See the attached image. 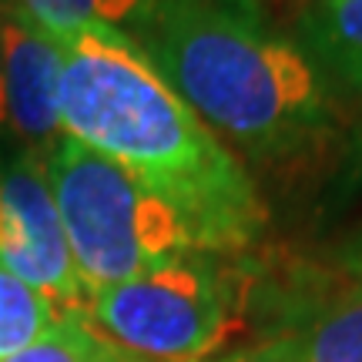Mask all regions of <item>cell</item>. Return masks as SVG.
<instances>
[{
  "mask_svg": "<svg viewBox=\"0 0 362 362\" xmlns=\"http://www.w3.org/2000/svg\"><path fill=\"white\" fill-rule=\"evenodd\" d=\"M61 131L111 158L188 218L198 245L242 252L265 211L242 161L171 88L138 40L117 27L61 37Z\"/></svg>",
  "mask_w": 362,
  "mask_h": 362,
  "instance_id": "1",
  "label": "cell"
},
{
  "mask_svg": "<svg viewBox=\"0 0 362 362\" xmlns=\"http://www.w3.org/2000/svg\"><path fill=\"white\" fill-rule=\"evenodd\" d=\"M144 51L192 111L248 158H282L332 124L322 71L232 0H161Z\"/></svg>",
  "mask_w": 362,
  "mask_h": 362,
  "instance_id": "2",
  "label": "cell"
},
{
  "mask_svg": "<svg viewBox=\"0 0 362 362\" xmlns=\"http://www.w3.org/2000/svg\"><path fill=\"white\" fill-rule=\"evenodd\" d=\"M44 171L88 298L168 259L205 252L171 202L74 138L64 134L44 155Z\"/></svg>",
  "mask_w": 362,
  "mask_h": 362,
  "instance_id": "3",
  "label": "cell"
},
{
  "mask_svg": "<svg viewBox=\"0 0 362 362\" xmlns=\"http://www.w3.org/2000/svg\"><path fill=\"white\" fill-rule=\"evenodd\" d=\"M90 322L151 362H202L232 336L238 279L215 252H188L90 296Z\"/></svg>",
  "mask_w": 362,
  "mask_h": 362,
  "instance_id": "4",
  "label": "cell"
},
{
  "mask_svg": "<svg viewBox=\"0 0 362 362\" xmlns=\"http://www.w3.org/2000/svg\"><path fill=\"white\" fill-rule=\"evenodd\" d=\"M0 265L51 298L57 315H84L90 298L74 269L44 158L17 151L0 158Z\"/></svg>",
  "mask_w": 362,
  "mask_h": 362,
  "instance_id": "5",
  "label": "cell"
},
{
  "mask_svg": "<svg viewBox=\"0 0 362 362\" xmlns=\"http://www.w3.org/2000/svg\"><path fill=\"white\" fill-rule=\"evenodd\" d=\"M0 34L7 138L17 141V151L44 158L64 138L57 111L61 40L51 37L21 11H13L7 0H0Z\"/></svg>",
  "mask_w": 362,
  "mask_h": 362,
  "instance_id": "6",
  "label": "cell"
},
{
  "mask_svg": "<svg viewBox=\"0 0 362 362\" xmlns=\"http://www.w3.org/2000/svg\"><path fill=\"white\" fill-rule=\"evenodd\" d=\"M245 362H362V282L275 329L242 352Z\"/></svg>",
  "mask_w": 362,
  "mask_h": 362,
  "instance_id": "7",
  "label": "cell"
},
{
  "mask_svg": "<svg viewBox=\"0 0 362 362\" xmlns=\"http://www.w3.org/2000/svg\"><path fill=\"white\" fill-rule=\"evenodd\" d=\"M315 64L362 98V0H315L302 17Z\"/></svg>",
  "mask_w": 362,
  "mask_h": 362,
  "instance_id": "8",
  "label": "cell"
},
{
  "mask_svg": "<svg viewBox=\"0 0 362 362\" xmlns=\"http://www.w3.org/2000/svg\"><path fill=\"white\" fill-rule=\"evenodd\" d=\"M7 4L61 40L88 27L141 30L161 0H7Z\"/></svg>",
  "mask_w": 362,
  "mask_h": 362,
  "instance_id": "9",
  "label": "cell"
},
{
  "mask_svg": "<svg viewBox=\"0 0 362 362\" xmlns=\"http://www.w3.org/2000/svg\"><path fill=\"white\" fill-rule=\"evenodd\" d=\"M4 362H131L111 339L90 329L84 315H61L57 322L40 332L30 346L13 352Z\"/></svg>",
  "mask_w": 362,
  "mask_h": 362,
  "instance_id": "10",
  "label": "cell"
},
{
  "mask_svg": "<svg viewBox=\"0 0 362 362\" xmlns=\"http://www.w3.org/2000/svg\"><path fill=\"white\" fill-rule=\"evenodd\" d=\"M61 315L51 305V298L34 292L30 285H24L0 265V362L30 346Z\"/></svg>",
  "mask_w": 362,
  "mask_h": 362,
  "instance_id": "11",
  "label": "cell"
},
{
  "mask_svg": "<svg viewBox=\"0 0 362 362\" xmlns=\"http://www.w3.org/2000/svg\"><path fill=\"white\" fill-rule=\"evenodd\" d=\"M0 138H7V117H4V34H0Z\"/></svg>",
  "mask_w": 362,
  "mask_h": 362,
  "instance_id": "12",
  "label": "cell"
},
{
  "mask_svg": "<svg viewBox=\"0 0 362 362\" xmlns=\"http://www.w3.org/2000/svg\"><path fill=\"white\" fill-rule=\"evenodd\" d=\"M202 362H245L242 356H232V359H202Z\"/></svg>",
  "mask_w": 362,
  "mask_h": 362,
  "instance_id": "13",
  "label": "cell"
}]
</instances>
